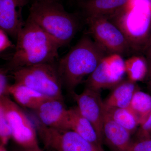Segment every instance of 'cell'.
Listing matches in <instances>:
<instances>
[{
  "label": "cell",
  "mask_w": 151,
  "mask_h": 151,
  "mask_svg": "<svg viewBox=\"0 0 151 151\" xmlns=\"http://www.w3.org/2000/svg\"><path fill=\"white\" fill-rule=\"evenodd\" d=\"M15 50L5 67L9 72L45 63L56 62L58 49L56 40L27 18L17 38Z\"/></svg>",
  "instance_id": "6da1fadb"
},
{
  "label": "cell",
  "mask_w": 151,
  "mask_h": 151,
  "mask_svg": "<svg viewBox=\"0 0 151 151\" xmlns=\"http://www.w3.org/2000/svg\"><path fill=\"white\" fill-rule=\"evenodd\" d=\"M108 54L91 37H82L57 63L63 87L70 94L75 92L84 78L89 76Z\"/></svg>",
  "instance_id": "7a4b0ae2"
},
{
  "label": "cell",
  "mask_w": 151,
  "mask_h": 151,
  "mask_svg": "<svg viewBox=\"0 0 151 151\" xmlns=\"http://www.w3.org/2000/svg\"><path fill=\"white\" fill-rule=\"evenodd\" d=\"M28 18L35 23L61 47L70 43L79 28L78 17L65 11L58 0L33 1Z\"/></svg>",
  "instance_id": "3957f363"
},
{
  "label": "cell",
  "mask_w": 151,
  "mask_h": 151,
  "mask_svg": "<svg viewBox=\"0 0 151 151\" xmlns=\"http://www.w3.org/2000/svg\"><path fill=\"white\" fill-rule=\"evenodd\" d=\"M105 17L124 34L131 50H146L151 31V0H130L122 9Z\"/></svg>",
  "instance_id": "277c9868"
},
{
  "label": "cell",
  "mask_w": 151,
  "mask_h": 151,
  "mask_svg": "<svg viewBox=\"0 0 151 151\" xmlns=\"http://www.w3.org/2000/svg\"><path fill=\"white\" fill-rule=\"evenodd\" d=\"M57 61L45 63L10 72L16 84H22L50 98L63 97Z\"/></svg>",
  "instance_id": "5b68a950"
},
{
  "label": "cell",
  "mask_w": 151,
  "mask_h": 151,
  "mask_svg": "<svg viewBox=\"0 0 151 151\" xmlns=\"http://www.w3.org/2000/svg\"><path fill=\"white\" fill-rule=\"evenodd\" d=\"M0 111L4 114L10 125L12 139L22 147L39 145L35 125L18 104L9 97H0Z\"/></svg>",
  "instance_id": "8992f818"
},
{
  "label": "cell",
  "mask_w": 151,
  "mask_h": 151,
  "mask_svg": "<svg viewBox=\"0 0 151 151\" xmlns=\"http://www.w3.org/2000/svg\"><path fill=\"white\" fill-rule=\"evenodd\" d=\"M37 134L46 150L54 151H104L70 129H55L35 124Z\"/></svg>",
  "instance_id": "52a82bcc"
},
{
  "label": "cell",
  "mask_w": 151,
  "mask_h": 151,
  "mask_svg": "<svg viewBox=\"0 0 151 151\" xmlns=\"http://www.w3.org/2000/svg\"><path fill=\"white\" fill-rule=\"evenodd\" d=\"M89 35L108 54H126L131 50L129 44L119 28L105 17L85 19Z\"/></svg>",
  "instance_id": "ba28073f"
},
{
  "label": "cell",
  "mask_w": 151,
  "mask_h": 151,
  "mask_svg": "<svg viewBox=\"0 0 151 151\" xmlns=\"http://www.w3.org/2000/svg\"><path fill=\"white\" fill-rule=\"evenodd\" d=\"M125 73V60L122 55H107L88 76L85 87L99 91L113 88L123 81Z\"/></svg>",
  "instance_id": "9c48e42d"
},
{
  "label": "cell",
  "mask_w": 151,
  "mask_h": 151,
  "mask_svg": "<svg viewBox=\"0 0 151 151\" xmlns=\"http://www.w3.org/2000/svg\"><path fill=\"white\" fill-rule=\"evenodd\" d=\"M71 95L81 114L93 125L100 142L103 144L105 107L100 91L85 87L81 94L74 92Z\"/></svg>",
  "instance_id": "30bf717a"
},
{
  "label": "cell",
  "mask_w": 151,
  "mask_h": 151,
  "mask_svg": "<svg viewBox=\"0 0 151 151\" xmlns=\"http://www.w3.org/2000/svg\"><path fill=\"white\" fill-rule=\"evenodd\" d=\"M33 111L39 122L44 126L70 130L68 109L63 97L48 98Z\"/></svg>",
  "instance_id": "8fae6325"
},
{
  "label": "cell",
  "mask_w": 151,
  "mask_h": 151,
  "mask_svg": "<svg viewBox=\"0 0 151 151\" xmlns=\"http://www.w3.org/2000/svg\"><path fill=\"white\" fill-rule=\"evenodd\" d=\"M30 0H0V29L17 39L25 22L22 10Z\"/></svg>",
  "instance_id": "7c38bea8"
},
{
  "label": "cell",
  "mask_w": 151,
  "mask_h": 151,
  "mask_svg": "<svg viewBox=\"0 0 151 151\" xmlns=\"http://www.w3.org/2000/svg\"><path fill=\"white\" fill-rule=\"evenodd\" d=\"M103 134V139L113 151H127L132 143L131 133L114 122L105 111Z\"/></svg>",
  "instance_id": "4fadbf2b"
},
{
  "label": "cell",
  "mask_w": 151,
  "mask_h": 151,
  "mask_svg": "<svg viewBox=\"0 0 151 151\" xmlns=\"http://www.w3.org/2000/svg\"><path fill=\"white\" fill-rule=\"evenodd\" d=\"M70 130L74 131L89 142L103 150L92 124L82 114L77 106L68 109Z\"/></svg>",
  "instance_id": "5bb4252c"
},
{
  "label": "cell",
  "mask_w": 151,
  "mask_h": 151,
  "mask_svg": "<svg viewBox=\"0 0 151 151\" xmlns=\"http://www.w3.org/2000/svg\"><path fill=\"white\" fill-rule=\"evenodd\" d=\"M130 0H83L79 2L85 19L107 17L126 5Z\"/></svg>",
  "instance_id": "9a60e30c"
},
{
  "label": "cell",
  "mask_w": 151,
  "mask_h": 151,
  "mask_svg": "<svg viewBox=\"0 0 151 151\" xmlns=\"http://www.w3.org/2000/svg\"><path fill=\"white\" fill-rule=\"evenodd\" d=\"M113 89L111 94L104 101L105 108H129L134 94L138 89L136 83L129 79L123 80Z\"/></svg>",
  "instance_id": "2e32d148"
},
{
  "label": "cell",
  "mask_w": 151,
  "mask_h": 151,
  "mask_svg": "<svg viewBox=\"0 0 151 151\" xmlns=\"http://www.w3.org/2000/svg\"><path fill=\"white\" fill-rule=\"evenodd\" d=\"M9 91L17 104L33 111L50 98L27 86L16 83L11 85Z\"/></svg>",
  "instance_id": "e0dca14e"
},
{
  "label": "cell",
  "mask_w": 151,
  "mask_h": 151,
  "mask_svg": "<svg viewBox=\"0 0 151 151\" xmlns=\"http://www.w3.org/2000/svg\"><path fill=\"white\" fill-rule=\"evenodd\" d=\"M105 113L114 122L128 130L131 134L140 126L137 117L130 108H107Z\"/></svg>",
  "instance_id": "ac0fdd59"
},
{
  "label": "cell",
  "mask_w": 151,
  "mask_h": 151,
  "mask_svg": "<svg viewBox=\"0 0 151 151\" xmlns=\"http://www.w3.org/2000/svg\"><path fill=\"white\" fill-rule=\"evenodd\" d=\"M126 73L128 79L135 83L143 81L148 71L147 59L143 56L133 55L125 60Z\"/></svg>",
  "instance_id": "d6986e66"
},
{
  "label": "cell",
  "mask_w": 151,
  "mask_h": 151,
  "mask_svg": "<svg viewBox=\"0 0 151 151\" xmlns=\"http://www.w3.org/2000/svg\"><path fill=\"white\" fill-rule=\"evenodd\" d=\"M129 108L137 117L140 126L151 113V95L137 89Z\"/></svg>",
  "instance_id": "ffe728a7"
},
{
  "label": "cell",
  "mask_w": 151,
  "mask_h": 151,
  "mask_svg": "<svg viewBox=\"0 0 151 151\" xmlns=\"http://www.w3.org/2000/svg\"><path fill=\"white\" fill-rule=\"evenodd\" d=\"M12 137V132L10 125L4 114L0 111V144L6 145Z\"/></svg>",
  "instance_id": "44dd1931"
},
{
  "label": "cell",
  "mask_w": 151,
  "mask_h": 151,
  "mask_svg": "<svg viewBox=\"0 0 151 151\" xmlns=\"http://www.w3.org/2000/svg\"><path fill=\"white\" fill-rule=\"evenodd\" d=\"M9 71L6 68L0 69V97H9L10 87L12 84L9 83Z\"/></svg>",
  "instance_id": "7402d4cb"
},
{
  "label": "cell",
  "mask_w": 151,
  "mask_h": 151,
  "mask_svg": "<svg viewBox=\"0 0 151 151\" xmlns=\"http://www.w3.org/2000/svg\"><path fill=\"white\" fill-rule=\"evenodd\" d=\"M127 151H151V139H139L136 142H132Z\"/></svg>",
  "instance_id": "603a6c76"
},
{
  "label": "cell",
  "mask_w": 151,
  "mask_h": 151,
  "mask_svg": "<svg viewBox=\"0 0 151 151\" xmlns=\"http://www.w3.org/2000/svg\"><path fill=\"white\" fill-rule=\"evenodd\" d=\"M151 131V113L145 122L140 126L137 135L139 139L150 138Z\"/></svg>",
  "instance_id": "cb8c5ba5"
},
{
  "label": "cell",
  "mask_w": 151,
  "mask_h": 151,
  "mask_svg": "<svg viewBox=\"0 0 151 151\" xmlns=\"http://www.w3.org/2000/svg\"><path fill=\"white\" fill-rule=\"evenodd\" d=\"M8 37V34L5 31L0 29V52L1 53L8 49L15 48Z\"/></svg>",
  "instance_id": "d4e9b609"
},
{
  "label": "cell",
  "mask_w": 151,
  "mask_h": 151,
  "mask_svg": "<svg viewBox=\"0 0 151 151\" xmlns=\"http://www.w3.org/2000/svg\"><path fill=\"white\" fill-rule=\"evenodd\" d=\"M16 151H43L40 147L39 146L30 147H20Z\"/></svg>",
  "instance_id": "484cf974"
},
{
  "label": "cell",
  "mask_w": 151,
  "mask_h": 151,
  "mask_svg": "<svg viewBox=\"0 0 151 151\" xmlns=\"http://www.w3.org/2000/svg\"><path fill=\"white\" fill-rule=\"evenodd\" d=\"M147 61L148 63V71L146 78H147L148 84L149 87L151 89V60H147Z\"/></svg>",
  "instance_id": "4316f807"
},
{
  "label": "cell",
  "mask_w": 151,
  "mask_h": 151,
  "mask_svg": "<svg viewBox=\"0 0 151 151\" xmlns=\"http://www.w3.org/2000/svg\"><path fill=\"white\" fill-rule=\"evenodd\" d=\"M146 51L147 52V60H151V45L146 50Z\"/></svg>",
  "instance_id": "83f0119b"
},
{
  "label": "cell",
  "mask_w": 151,
  "mask_h": 151,
  "mask_svg": "<svg viewBox=\"0 0 151 151\" xmlns=\"http://www.w3.org/2000/svg\"><path fill=\"white\" fill-rule=\"evenodd\" d=\"M0 151H9L6 148V146L4 145L0 144Z\"/></svg>",
  "instance_id": "f1b7e54d"
},
{
  "label": "cell",
  "mask_w": 151,
  "mask_h": 151,
  "mask_svg": "<svg viewBox=\"0 0 151 151\" xmlns=\"http://www.w3.org/2000/svg\"><path fill=\"white\" fill-rule=\"evenodd\" d=\"M151 45V31L150 32V38H149V40L148 41V42L147 45V47H146V50Z\"/></svg>",
  "instance_id": "f546056e"
},
{
  "label": "cell",
  "mask_w": 151,
  "mask_h": 151,
  "mask_svg": "<svg viewBox=\"0 0 151 151\" xmlns=\"http://www.w3.org/2000/svg\"><path fill=\"white\" fill-rule=\"evenodd\" d=\"M47 151H54L51 150H47Z\"/></svg>",
  "instance_id": "4dcf8cb0"
},
{
  "label": "cell",
  "mask_w": 151,
  "mask_h": 151,
  "mask_svg": "<svg viewBox=\"0 0 151 151\" xmlns=\"http://www.w3.org/2000/svg\"><path fill=\"white\" fill-rule=\"evenodd\" d=\"M79 2L81 1H83V0H78Z\"/></svg>",
  "instance_id": "1f68e13d"
},
{
  "label": "cell",
  "mask_w": 151,
  "mask_h": 151,
  "mask_svg": "<svg viewBox=\"0 0 151 151\" xmlns=\"http://www.w3.org/2000/svg\"><path fill=\"white\" fill-rule=\"evenodd\" d=\"M33 1H35V0H33Z\"/></svg>",
  "instance_id": "d6a6232c"
},
{
  "label": "cell",
  "mask_w": 151,
  "mask_h": 151,
  "mask_svg": "<svg viewBox=\"0 0 151 151\" xmlns=\"http://www.w3.org/2000/svg\"></svg>",
  "instance_id": "836d02e7"
}]
</instances>
